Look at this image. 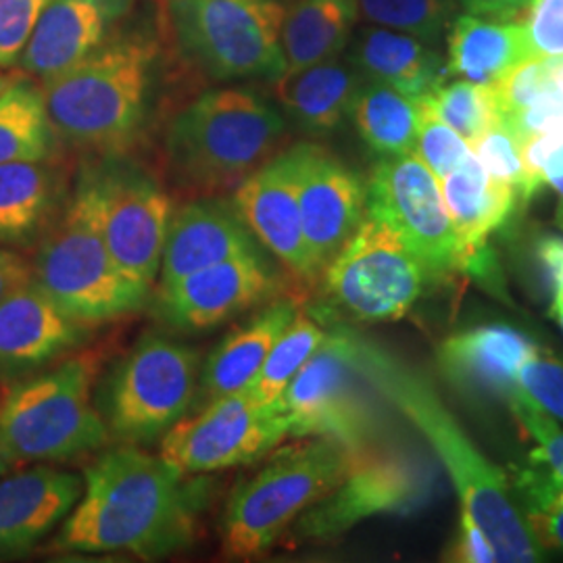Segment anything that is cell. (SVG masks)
<instances>
[{
	"instance_id": "cell-1",
	"label": "cell",
	"mask_w": 563,
	"mask_h": 563,
	"mask_svg": "<svg viewBox=\"0 0 563 563\" xmlns=\"http://www.w3.org/2000/svg\"><path fill=\"white\" fill-rule=\"evenodd\" d=\"M176 467L121 444L84 474L80 499L65 518L55 547L69 553L167 555L192 539L199 497Z\"/></svg>"
},
{
	"instance_id": "cell-2",
	"label": "cell",
	"mask_w": 563,
	"mask_h": 563,
	"mask_svg": "<svg viewBox=\"0 0 563 563\" xmlns=\"http://www.w3.org/2000/svg\"><path fill=\"white\" fill-rule=\"evenodd\" d=\"M355 355L369 386L393 402L437 451L462 509L483 526L497 551V562H541L544 549L514 501L504 472L465 437L434 388L405 363L360 336Z\"/></svg>"
},
{
	"instance_id": "cell-3",
	"label": "cell",
	"mask_w": 563,
	"mask_h": 563,
	"mask_svg": "<svg viewBox=\"0 0 563 563\" xmlns=\"http://www.w3.org/2000/svg\"><path fill=\"white\" fill-rule=\"evenodd\" d=\"M157 53V42L146 32H123L44 81L42 95L55 132L81 148L120 157L146 120Z\"/></svg>"
},
{
	"instance_id": "cell-4",
	"label": "cell",
	"mask_w": 563,
	"mask_h": 563,
	"mask_svg": "<svg viewBox=\"0 0 563 563\" xmlns=\"http://www.w3.org/2000/svg\"><path fill=\"white\" fill-rule=\"evenodd\" d=\"M353 453L328 437H305L276 451L225 505L223 553L249 560L278 543L292 522L342 483Z\"/></svg>"
},
{
	"instance_id": "cell-5",
	"label": "cell",
	"mask_w": 563,
	"mask_h": 563,
	"mask_svg": "<svg viewBox=\"0 0 563 563\" xmlns=\"http://www.w3.org/2000/svg\"><path fill=\"white\" fill-rule=\"evenodd\" d=\"M99 367L97 353H84L9 386L0 446L11 462H65L107 444L109 426L92 402Z\"/></svg>"
},
{
	"instance_id": "cell-6",
	"label": "cell",
	"mask_w": 563,
	"mask_h": 563,
	"mask_svg": "<svg viewBox=\"0 0 563 563\" xmlns=\"http://www.w3.org/2000/svg\"><path fill=\"white\" fill-rule=\"evenodd\" d=\"M286 132L280 111L249 88H216L180 111L167 130V159L181 180L236 186L269 159Z\"/></svg>"
},
{
	"instance_id": "cell-7",
	"label": "cell",
	"mask_w": 563,
	"mask_h": 563,
	"mask_svg": "<svg viewBox=\"0 0 563 563\" xmlns=\"http://www.w3.org/2000/svg\"><path fill=\"white\" fill-rule=\"evenodd\" d=\"M32 280L65 316L84 325L136 313L151 297V290L121 272L97 225L74 197L59 225L38 244Z\"/></svg>"
},
{
	"instance_id": "cell-8",
	"label": "cell",
	"mask_w": 563,
	"mask_h": 563,
	"mask_svg": "<svg viewBox=\"0 0 563 563\" xmlns=\"http://www.w3.org/2000/svg\"><path fill=\"white\" fill-rule=\"evenodd\" d=\"M74 199L97 225L121 272L153 292L174 216L162 184L132 163L107 157L81 169Z\"/></svg>"
},
{
	"instance_id": "cell-9",
	"label": "cell",
	"mask_w": 563,
	"mask_h": 563,
	"mask_svg": "<svg viewBox=\"0 0 563 563\" xmlns=\"http://www.w3.org/2000/svg\"><path fill=\"white\" fill-rule=\"evenodd\" d=\"M181 53L216 80H276L286 71L280 0H165Z\"/></svg>"
},
{
	"instance_id": "cell-10",
	"label": "cell",
	"mask_w": 563,
	"mask_h": 563,
	"mask_svg": "<svg viewBox=\"0 0 563 563\" xmlns=\"http://www.w3.org/2000/svg\"><path fill=\"white\" fill-rule=\"evenodd\" d=\"M357 334L330 332L272 407L288 422L292 439L328 437L362 451L380 443V416L363 388Z\"/></svg>"
},
{
	"instance_id": "cell-11",
	"label": "cell",
	"mask_w": 563,
	"mask_h": 563,
	"mask_svg": "<svg viewBox=\"0 0 563 563\" xmlns=\"http://www.w3.org/2000/svg\"><path fill=\"white\" fill-rule=\"evenodd\" d=\"M201 378L197 349L144 334L113 369L107 426L125 444H151L188 413Z\"/></svg>"
},
{
	"instance_id": "cell-12",
	"label": "cell",
	"mask_w": 563,
	"mask_h": 563,
	"mask_svg": "<svg viewBox=\"0 0 563 563\" xmlns=\"http://www.w3.org/2000/svg\"><path fill=\"white\" fill-rule=\"evenodd\" d=\"M320 278L328 301L351 320L380 323L405 318L422 297L430 274L388 223L365 211Z\"/></svg>"
},
{
	"instance_id": "cell-13",
	"label": "cell",
	"mask_w": 563,
	"mask_h": 563,
	"mask_svg": "<svg viewBox=\"0 0 563 563\" xmlns=\"http://www.w3.org/2000/svg\"><path fill=\"white\" fill-rule=\"evenodd\" d=\"M365 211L401 236L430 278H446L470 269V260L444 207L441 181L416 153L380 157L365 184Z\"/></svg>"
},
{
	"instance_id": "cell-14",
	"label": "cell",
	"mask_w": 563,
	"mask_h": 563,
	"mask_svg": "<svg viewBox=\"0 0 563 563\" xmlns=\"http://www.w3.org/2000/svg\"><path fill=\"white\" fill-rule=\"evenodd\" d=\"M434 472L420 455L372 444L353 453L342 483L299 518V537L330 541L383 514H409L428 504Z\"/></svg>"
},
{
	"instance_id": "cell-15",
	"label": "cell",
	"mask_w": 563,
	"mask_h": 563,
	"mask_svg": "<svg viewBox=\"0 0 563 563\" xmlns=\"http://www.w3.org/2000/svg\"><path fill=\"white\" fill-rule=\"evenodd\" d=\"M288 437L282 413L241 390L205 402L201 411L174 423L159 455L184 476H199L257 462Z\"/></svg>"
},
{
	"instance_id": "cell-16",
	"label": "cell",
	"mask_w": 563,
	"mask_h": 563,
	"mask_svg": "<svg viewBox=\"0 0 563 563\" xmlns=\"http://www.w3.org/2000/svg\"><path fill=\"white\" fill-rule=\"evenodd\" d=\"M302 234L318 280L365 218V184L328 148L301 142L288 148Z\"/></svg>"
},
{
	"instance_id": "cell-17",
	"label": "cell",
	"mask_w": 563,
	"mask_h": 563,
	"mask_svg": "<svg viewBox=\"0 0 563 563\" xmlns=\"http://www.w3.org/2000/svg\"><path fill=\"white\" fill-rule=\"evenodd\" d=\"M278 278L262 251L197 269L157 288V316L178 332H205L267 301Z\"/></svg>"
},
{
	"instance_id": "cell-18",
	"label": "cell",
	"mask_w": 563,
	"mask_h": 563,
	"mask_svg": "<svg viewBox=\"0 0 563 563\" xmlns=\"http://www.w3.org/2000/svg\"><path fill=\"white\" fill-rule=\"evenodd\" d=\"M232 205L251 234L290 274L307 284L318 282L302 234L297 181L288 151L263 162L242 178Z\"/></svg>"
},
{
	"instance_id": "cell-19",
	"label": "cell",
	"mask_w": 563,
	"mask_h": 563,
	"mask_svg": "<svg viewBox=\"0 0 563 563\" xmlns=\"http://www.w3.org/2000/svg\"><path fill=\"white\" fill-rule=\"evenodd\" d=\"M132 7L134 0H51L21 55V67L42 81L59 76L109 41Z\"/></svg>"
},
{
	"instance_id": "cell-20",
	"label": "cell",
	"mask_w": 563,
	"mask_h": 563,
	"mask_svg": "<svg viewBox=\"0 0 563 563\" xmlns=\"http://www.w3.org/2000/svg\"><path fill=\"white\" fill-rule=\"evenodd\" d=\"M88 325L65 316L36 282H23L0 301V376L46 367L78 346Z\"/></svg>"
},
{
	"instance_id": "cell-21",
	"label": "cell",
	"mask_w": 563,
	"mask_h": 563,
	"mask_svg": "<svg viewBox=\"0 0 563 563\" xmlns=\"http://www.w3.org/2000/svg\"><path fill=\"white\" fill-rule=\"evenodd\" d=\"M84 478L51 465L0 478V558H21L42 543L80 499Z\"/></svg>"
},
{
	"instance_id": "cell-22",
	"label": "cell",
	"mask_w": 563,
	"mask_h": 563,
	"mask_svg": "<svg viewBox=\"0 0 563 563\" xmlns=\"http://www.w3.org/2000/svg\"><path fill=\"white\" fill-rule=\"evenodd\" d=\"M262 244L242 222L232 202L201 199L174 209L163 246L157 288L216 263L257 253Z\"/></svg>"
},
{
	"instance_id": "cell-23",
	"label": "cell",
	"mask_w": 563,
	"mask_h": 563,
	"mask_svg": "<svg viewBox=\"0 0 563 563\" xmlns=\"http://www.w3.org/2000/svg\"><path fill=\"white\" fill-rule=\"evenodd\" d=\"M532 346L514 328L483 325L446 339L437 362L451 383L507 399L518 388V365Z\"/></svg>"
},
{
	"instance_id": "cell-24",
	"label": "cell",
	"mask_w": 563,
	"mask_h": 563,
	"mask_svg": "<svg viewBox=\"0 0 563 563\" xmlns=\"http://www.w3.org/2000/svg\"><path fill=\"white\" fill-rule=\"evenodd\" d=\"M349 60L367 80L422 101L446 78L439 48L409 34L367 25L349 42Z\"/></svg>"
},
{
	"instance_id": "cell-25",
	"label": "cell",
	"mask_w": 563,
	"mask_h": 563,
	"mask_svg": "<svg viewBox=\"0 0 563 563\" xmlns=\"http://www.w3.org/2000/svg\"><path fill=\"white\" fill-rule=\"evenodd\" d=\"M444 46L446 76L488 86L532 59L522 21L490 20L465 11L449 23Z\"/></svg>"
},
{
	"instance_id": "cell-26",
	"label": "cell",
	"mask_w": 563,
	"mask_h": 563,
	"mask_svg": "<svg viewBox=\"0 0 563 563\" xmlns=\"http://www.w3.org/2000/svg\"><path fill=\"white\" fill-rule=\"evenodd\" d=\"M444 207L470 260H481L488 236L511 216L518 190L486 174L474 153L441 180Z\"/></svg>"
},
{
	"instance_id": "cell-27",
	"label": "cell",
	"mask_w": 563,
	"mask_h": 563,
	"mask_svg": "<svg viewBox=\"0 0 563 563\" xmlns=\"http://www.w3.org/2000/svg\"><path fill=\"white\" fill-rule=\"evenodd\" d=\"M295 316L297 305L284 299L272 302L255 318L230 332L201 369L199 388L202 401H213L249 388V384L260 374L274 342L278 341Z\"/></svg>"
},
{
	"instance_id": "cell-28",
	"label": "cell",
	"mask_w": 563,
	"mask_h": 563,
	"mask_svg": "<svg viewBox=\"0 0 563 563\" xmlns=\"http://www.w3.org/2000/svg\"><path fill=\"white\" fill-rule=\"evenodd\" d=\"M272 81L284 111L313 134H328L341 125L362 84L360 71L339 59L286 69Z\"/></svg>"
},
{
	"instance_id": "cell-29",
	"label": "cell",
	"mask_w": 563,
	"mask_h": 563,
	"mask_svg": "<svg viewBox=\"0 0 563 563\" xmlns=\"http://www.w3.org/2000/svg\"><path fill=\"white\" fill-rule=\"evenodd\" d=\"M360 20L357 0H297L284 11L282 53L286 69L339 59Z\"/></svg>"
},
{
	"instance_id": "cell-30",
	"label": "cell",
	"mask_w": 563,
	"mask_h": 563,
	"mask_svg": "<svg viewBox=\"0 0 563 563\" xmlns=\"http://www.w3.org/2000/svg\"><path fill=\"white\" fill-rule=\"evenodd\" d=\"M349 115L362 141L376 155L397 157L416 151L422 125V104L399 90L378 81L360 84Z\"/></svg>"
},
{
	"instance_id": "cell-31",
	"label": "cell",
	"mask_w": 563,
	"mask_h": 563,
	"mask_svg": "<svg viewBox=\"0 0 563 563\" xmlns=\"http://www.w3.org/2000/svg\"><path fill=\"white\" fill-rule=\"evenodd\" d=\"M57 186L42 163L0 165V244L30 246L53 216Z\"/></svg>"
},
{
	"instance_id": "cell-32",
	"label": "cell",
	"mask_w": 563,
	"mask_h": 563,
	"mask_svg": "<svg viewBox=\"0 0 563 563\" xmlns=\"http://www.w3.org/2000/svg\"><path fill=\"white\" fill-rule=\"evenodd\" d=\"M55 134L41 88L20 76L11 78L0 92V165L46 162Z\"/></svg>"
},
{
	"instance_id": "cell-33",
	"label": "cell",
	"mask_w": 563,
	"mask_h": 563,
	"mask_svg": "<svg viewBox=\"0 0 563 563\" xmlns=\"http://www.w3.org/2000/svg\"><path fill=\"white\" fill-rule=\"evenodd\" d=\"M325 336L328 332L320 323L307 313L297 311L292 322L284 328L278 341L274 342L260 374L244 390H249L263 405H274Z\"/></svg>"
},
{
	"instance_id": "cell-34",
	"label": "cell",
	"mask_w": 563,
	"mask_h": 563,
	"mask_svg": "<svg viewBox=\"0 0 563 563\" xmlns=\"http://www.w3.org/2000/svg\"><path fill=\"white\" fill-rule=\"evenodd\" d=\"M428 113L451 125L463 141L472 144L486 130L499 123L495 88L488 84L462 80L441 81L420 101Z\"/></svg>"
},
{
	"instance_id": "cell-35",
	"label": "cell",
	"mask_w": 563,
	"mask_h": 563,
	"mask_svg": "<svg viewBox=\"0 0 563 563\" xmlns=\"http://www.w3.org/2000/svg\"><path fill=\"white\" fill-rule=\"evenodd\" d=\"M360 15L369 25L395 30L439 48L444 41L453 0H357Z\"/></svg>"
},
{
	"instance_id": "cell-36",
	"label": "cell",
	"mask_w": 563,
	"mask_h": 563,
	"mask_svg": "<svg viewBox=\"0 0 563 563\" xmlns=\"http://www.w3.org/2000/svg\"><path fill=\"white\" fill-rule=\"evenodd\" d=\"M518 476V486L528 505V526L544 549L563 551V501L555 495V483L543 465L532 462Z\"/></svg>"
},
{
	"instance_id": "cell-37",
	"label": "cell",
	"mask_w": 563,
	"mask_h": 563,
	"mask_svg": "<svg viewBox=\"0 0 563 563\" xmlns=\"http://www.w3.org/2000/svg\"><path fill=\"white\" fill-rule=\"evenodd\" d=\"M509 402L514 416L518 423L526 430L528 437L537 443V449L532 453V462L543 465L544 470L563 484V428L553 420L549 413L528 399L520 390V386L505 399Z\"/></svg>"
},
{
	"instance_id": "cell-38",
	"label": "cell",
	"mask_w": 563,
	"mask_h": 563,
	"mask_svg": "<svg viewBox=\"0 0 563 563\" xmlns=\"http://www.w3.org/2000/svg\"><path fill=\"white\" fill-rule=\"evenodd\" d=\"M516 383L528 399L537 402L553 420L563 422V363L532 346L516 372Z\"/></svg>"
},
{
	"instance_id": "cell-39",
	"label": "cell",
	"mask_w": 563,
	"mask_h": 563,
	"mask_svg": "<svg viewBox=\"0 0 563 563\" xmlns=\"http://www.w3.org/2000/svg\"><path fill=\"white\" fill-rule=\"evenodd\" d=\"M470 148L486 169V174L516 188L522 201L523 163L520 139L509 128H505L504 123H497L486 130L478 141L472 142Z\"/></svg>"
},
{
	"instance_id": "cell-40",
	"label": "cell",
	"mask_w": 563,
	"mask_h": 563,
	"mask_svg": "<svg viewBox=\"0 0 563 563\" xmlns=\"http://www.w3.org/2000/svg\"><path fill=\"white\" fill-rule=\"evenodd\" d=\"M413 153L441 181L472 155V148L451 125L423 109L422 125Z\"/></svg>"
},
{
	"instance_id": "cell-41",
	"label": "cell",
	"mask_w": 563,
	"mask_h": 563,
	"mask_svg": "<svg viewBox=\"0 0 563 563\" xmlns=\"http://www.w3.org/2000/svg\"><path fill=\"white\" fill-rule=\"evenodd\" d=\"M51 0H0V67L20 63Z\"/></svg>"
},
{
	"instance_id": "cell-42",
	"label": "cell",
	"mask_w": 563,
	"mask_h": 563,
	"mask_svg": "<svg viewBox=\"0 0 563 563\" xmlns=\"http://www.w3.org/2000/svg\"><path fill=\"white\" fill-rule=\"evenodd\" d=\"M520 21L532 57H563V0H530Z\"/></svg>"
},
{
	"instance_id": "cell-43",
	"label": "cell",
	"mask_w": 563,
	"mask_h": 563,
	"mask_svg": "<svg viewBox=\"0 0 563 563\" xmlns=\"http://www.w3.org/2000/svg\"><path fill=\"white\" fill-rule=\"evenodd\" d=\"M449 560L463 563L497 562V551L490 543L488 534L465 509H462V518H460V532L449 549Z\"/></svg>"
},
{
	"instance_id": "cell-44",
	"label": "cell",
	"mask_w": 563,
	"mask_h": 563,
	"mask_svg": "<svg viewBox=\"0 0 563 563\" xmlns=\"http://www.w3.org/2000/svg\"><path fill=\"white\" fill-rule=\"evenodd\" d=\"M465 13L490 20H520L530 0H453Z\"/></svg>"
},
{
	"instance_id": "cell-45",
	"label": "cell",
	"mask_w": 563,
	"mask_h": 563,
	"mask_svg": "<svg viewBox=\"0 0 563 563\" xmlns=\"http://www.w3.org/2000/svg\"><path fill=\"white\" fill-rule=\"evenodd\" d=\"M32 278V265L21 260L18 253L0 246V301Z\"/></svg>"
},
{
	"instance_id": "cell-46",
	"label": "cell",
	"mask_w": 563,
	"mask_h": 563,
	"mask_svg": "<svg viewBox=\"0 0 563 563\" xmlns=\"http://www.w3.org/2000/svg\"><path fill=\"white\" fill-rule=\"evenodd\" d=\"M539 257L549 274L553 295L563 292V239H555V236L544 239L539 244Z\"/></svg>"
},
{
	"instance_id": "cell-47",
	"label": "cell",
	"mask_w": 563,
	"mask_h": 563,
	"mask_svg": "<svg viewBox=\"0 0 563 563\" xmlns=\"http://www.w3.org/2000/svg\"><path fill=\"white\" fill-rule=\"evenodd\" d=\"M543 181L563 199V142L553 148L543 167Z\"/></svg>"
},
{
	"instance_id": "cell-48",
	"label": "cell",
	"mask_w": 563,
	"mask_h": 563,
	"mask_svg": "<svg viewBox=\"0 0 563 563\" xmlns=\"http://www.w3.org/2000/svg\"><path fill=\"white\" fill-rule=\"evenodd\" d=\"M13 465H15V463L7 457V453H4L2 446H0V476H4V472H9Z\"/></svg>"
},
{
	"instance_id": "cell-49",
	"label": "cell",
	"mask_w": 563,
	"mask_h": 563,
	"mask_svg": "<svg viewBox=\"0 0 563 563\" xmlns=\"http://www.w3.org/2000/svg\"><path fill=\"white\" fill-rule=\"evenodd\" d=\"M11 78H13V76H0V92H2V88L11 81Z\"/></svg>"
}]
</instances>
